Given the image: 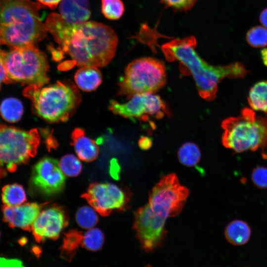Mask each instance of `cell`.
Listing matches in <instances>:
<instances>
[{"instance_id": "20", "label": "cell", "mask_w": 267, "mask_h": 267, "mask_svg": "<svg viewBox=\"0 0 267 267\" xmlns=\"http://www.w3.org/2000/svg\"><path fill=\"white\" fill-rule=\"evenodd\" d=\"M248 101L252 109L267 114V81H260L251 88Z\"/></svg>"}, {"instance_id": "40", "label": "cell", "mask_w": 267, "mask_h": 267, "mask_svg": "<svg viewBox=\"0 0 267 267\" xmlns=\"http://www.w3.org/2000/svg\"><path fill=\"white\" fill-rule=\"evenodd\" d=\"M0 166H1L0 165Z\"/></svg>"}, {"instance_id": "35", "label": "cell", "mask_w": 267, "mask_h": 267, "mask_svg": "<svg viewBox=\"0 0 267 267\" xmlns=\"http://www.w3.org/2000/svg\"><path fill=\"white\" fill-rule=\"evenodd\" d=\"M40 3L54 9L61 0H38Z\"/></svg>"}, {"instance_id": "9", "label": "cell", "mask_w": 267, "mask_h": 267, "mask_svg": "<svg viewBox=\"0 0 267 267\" xmlns=\"http://www.w3.org/2000/svg\"><path fill=\"white\" fill-rule=\"evenodd\" d=\"M189 193L176 175L170 174L163 177L153 187L148 204L155 213L167 219L181 212Z\"/></svg>"}, {"instance_id": "15", "label": "cell", "mask_w": 267, "mask_h": 267, "mask_svg": "<svg viewBox=\"0 0 267 267\" xmlns=\"http://www.w3.org/2000/svg\"><path fill=\"white\" fill-rule=\"evenodd\" d=\"M45 205L46 203H27L11 207L4 205L3 220L11 227L31 231L33 223Z\"/></svg>"}, {"instance_id": "8", "label": "cell", "mask_w": 267, "mask_h": 267, "mask_svg": "<svg viewBox=\"0 0 267 267\" xmlns=\"http://www.w3.org/2000/svg\"><path fill=\"white\" fill-rule=\"evenodd\" d=\"M40 136L36 129L25 131L0 124V165L10 172L37 153Z\"/></svg>"}, {"instance_id": "12", "label": "cell", "mask_w": 267, "mask_h": 267, "mask_svg": "<svg viewBox=\"0 0 267 267\" xmlns=\"http://www.w3.org/2000/svg\"><path fill=\"white\" fill-rule=\"evenodd\" d=\"M109 109L114 114L126 118H140L145 115L162 118L168 114L166 106L161 97L152 93L135 94L125 103L112 100Z\"/></svg>"}, {"instance_id": "4", "label": "cell", "mask_w": 267, "mask_h": 267, "mask_svg": "<svg viewBox=\"0 0 267 267\" xmlns=\"http://www.w3.org/2000/svg\"><path fill=\"white\" fill-rule=\"evenodd\" d=\"M23 93L32 101L35 113L51 123L67 121L81 101L80 92L71 81H57L44 88L28 85Z\"/></svg>"}, {"instance_id": "14", "label": "cell", "mask_w": 267, "mask_h": 267, "mask_svg": "<svg viewBox=\"0 0 267 267\" xmlns=\"http://www.w3.org/2000/svg\"><path fill=\"white\" fill-rule=\"evenodd\" d=\"M68 222L69 217L64 208L53 204L41 210L33 223L31 231L38 242L47 239H56Z\"/></svg>"}, {"instance_id": "19", "label": "cell", "mask_w": 267, "mask_h": 267, "mask_svg": "<svg viewBox=\"0 0 267 267\" xmlns=\"http://www.w3.org/2000/svg\"><path fill=\"white\" fill-rule=\"evenodd\" d=\"M251 234V228L248 223L240 220H236L229 223L224 231L227 241L236 246L246 244L249 241Z\"/></svg>"}, {"instance_id": "21", "label": "cell", "mask_w": 267, "mask_h": 267, "mask_svg": "<svg viewBox=\"0 0 267 267\" xmlns=\"http://www.w3.org/2000/svg\"><path fill=\"white\" fill-rule=\"evenodd\" d=\"M1 199L4 206H15L23 204L26 200V194L21 185L10 184L2 188Z\"/></svg>"}, {"instance_id": "24", "label": "cell", "mask_w": 267, "mask_h": 267, "mask_svg": "<svg viewBox=\"0 0 267 267\" xmlns=\"http://www.w3.org/2000/svg\"><path fill=\"white\" fill-rule=\"evenodd\" d=\"M83 234L76 229H72L65 234L61 247L62 255L67 258L73 256V253L80 245H82Z\"/></svg>"}, {"instance_id": "7", "label": "cell", "mask_w": 267, "mask_h": 267, "mask_svg": "<svg viewBox=\"0 0 267 267\" xmlns=\"http://www.w3.org/2000/svg\"><path fill=\"white\" fill-rule=\"evenodd\" d=\"M164 63L150 57L136 59L130 63L119 82L118 94L129 98L144 93H154L166 83Z\"/></svg>"}, {"instance_id": "29", "label": "cell", "mask_w": 267, "mask_h": 267, "mask_svg": "<svg viewBox=\"0 0 267 267\" xmlns=\"http://www.w3.org/2000/svg\"><path fill=\"white\" fill-rule=\"evenodd\" d=\"M246 40L251 46L263 47L267 45V29L261 26L251 28L247 33Z\"/></svg>"}, {"instance_id": "39", "label": "cell", "mask_w": 267, "mask_h": 267, "mask_svg": "<svg viewBox=\"0 0 267 267\" xmlns=\"http://www.w3.org/2000/svg\"></svg>"}, {"instance_id": "10", "label": "cell", "mask_w": 267, "mask_h": 267, "mask_svg": "<svg viewBox=\"0 0 267 267\" xmlns=\"http://www.w3.org/2000/svg\"><path fill=\"white\" fill-rule=\"evenodd\" d=\"M166 219L155 213L149 204L134 213V228L142 248L151 252L159 247L166 235Z\"/></svg>"}, {"instance_id": "28", "label": "cell", "mask_w": 267, "mask_h": 267, "mask_svg": "<svg viewBox=\"0 0 267 267\" xmlns=\"http://www.w3.org/2000/svg\"><path fill=\"white\" fill-rule=\"evenodd\" d=\"M101 11L106 18L117 20L123 15L125 7L121 0H101Z\"/></svg>"}, {"instance_id": "16", "label": "cell", "mask_w": 267, "mask_h": 267, "mask_svg": "<svg viewBox=\"0 0 267 267\" xmlns=\"http://www.w3.org/2000/svg\"><path fill=\"white\" fill-rule=\"evenodd\" d=\"M89 5L88 0H62L59 8L60 15L69 24H81L90 16Z\"/></svg>"}, {"instance_id": "33", "label": "cell", "mask_w": 267, "mask_h": 267, "mask_svg": "<svg viewBox=\"0 0 267 267\" xmlns=\"http://www.w3.org/2000/svg\"><path fill=\"white\" fill-rule=\"evenodd\" d=\"M7 75L2 58V50L0 48V87L2 82L7 83Z\"/></svg>"}, {"instance_id": "18", "label": "cell", "mask_w": 267, "mask_h": 267, "mask_svg": "<svg viewBox=\"0 0 267 267\" xmlns=\"http://www.w3.org/2000/svg\"><path fill=\"white\" fill-rule=\"evenodd\" d=\"M77 87L83 91L95 90L102 82V75L98 67L85 66L79 69L74 76Z\"/></svg>"}, {"instance_id": "5", "label": "cell", "mask_w": 267, "mask_h": 267, "mask_svg": "<svg viewBox=\"0 0 267 267\" xmlns=\"http://www.w3.org/2000/svg\"><path fill=\"white\" fill-rule=\"evenodd\" d=\"M221 127L222 142L227 148L243 152L267 146V117L257 116L252 109L244 108L239 115L225 119Z\"/></svg>"}, {"instance_id": "25", "label": "cell", "mask_w": 267, "mask_h": 267, "mask_svg": "<svg viewBox=\"0 0 267 267\" xmlns=\"http://www.w3.org/2000/svg\"><path fill=\"white\" fill-rule=\"evenodd\" d=\"M104 241V236L98 228H90L86 231L83 236L82 246L91 251H97L102 247Z\"/></svg>"}, {"instance_id": "36", "label": "cell", "mask_w": 267, "mask_h": 267, "mask_svg": "<svg viewBox=\"0 0 267 267\" xmlns=\"http://www.w3.org/2000/svg\"><path fill=\"white\" fill-rule=\"evenodd\" d=\"M260 21L264 27L267 29V8L264 9L261 13Z\"/></svg>"}, {"instance_id": "31", "label": "cell", "mask_w": 267, "mask_h": 267, "mask_svg": "<svg viewBox=\"0 0 267 267\" xmlns=\"http://www.w3.org/2000/svg\"><path fill=\"white\" fill-rule=\"evenodd\" d=\"M252 180L256 186L261 188H267V168L258 167L252 173Z\"/></svg>"}, {"instance_id": "37", "label": "cell", "mask_w": 267, "mask_h": 267, "mask_svg": "<svg viewBox=\"0 0 267 267\" xmlns=\"http://www.w3.org/2000/svg\"><path fill=\"white\" fill-rule=\"evenodd\" d=\"M261 55L264 64L267 66V47L264 48L261 50Z\"/></svg>"}, {"instance_id": "38", "label": "cell", "mask_w": 267, "mask_h": 267, "mask_svg": "<svg viewBox=\"0 0 267 267\" xmlns=\"http://www.w3.org/2000/svg\"><path fill=\"white\" fill-rule=\"evenodd\" d=\"M262 155H263V157L264 158V159H266L267 160V153H263L262 154Z\"/></svg>"}, {"instance_id": "34", "label": "cell", "mask_w": 267, "mask_h": 267, "mask_svg": "<svg viewBox=\"0 0 267 267\" xmlns=\"http://www.w3.org/2000/svg\"><path fill=\"white\" fill-rule=\"evenodd\" d=\"M138 144L141 149L146 150L151 147L152 142L149 138L143 137L139 139Z\"/></svg>"}, {"instance_id": "26", "label": "cell", "mask_w": 267, "mask_h": 267, "mask_svg": "<svg viewBox=\"0 0 267 267\" xmlns=\"http://www.w3.org/2000/svg\"><path fill=\"white\" fill-rule=\"evenodd\" d=\"M92 208L84 206L78 209L76 214V220L78 224L84 229H90L98 222V218Z\"/></svg>"}, {"instance_id": "6", "label": "cell", "mask_w": 267, "mask_h": 267, "mask_svg": "<svg viewBox=\"0 0 267 267\" xmlns=\"http://www.w3.org/2000/svg\"><path fill=\"white\" fill-rule=\"evenodd\" d=\"M7 83H20L42 87L48 83L49 65L46 54L35 45L2 50Z\"/></svg>"}, {"instance_id": "11", "label": "cell", "mask_w": 267, "mask_h": 267, "mask_svg": "<svg viewBox=\"0 0 267 267\" xmlns=\"http://www.w3.org/2000/svg\"><path fill=\"white\" fill-rule=\"evenodd\" d=\"M82 197L103 216H108L115 210H124L129 200L125 190L111 183H92Z\"/></svg>"}, {"instance_id": "2", "label": "cell", "mask_w": 267, "mask_h": 267, "mask_svg": "<svg viewBox=\"0 0 267 267\" xmlns=\"http://www.w3.org/2000/svg\"><path fill=\"white\" fill-rule=\"evenodd\" d=\"M196 44L195 37L191 36L172 40L163 44L161 49L167 61H178L191 74L198 93L203 99L214 100L218 84L224 78H242L247 74V69L240 62L225 66L209 64L196 52Z\"/></svg>"}, {"instance_id": "27", "label": "cell", "mask_w": 267, "mask_h": 267, "mask_svg": "<svg viewBox=\"0 0 267 267\" xmlns=\"http://www.w3.org/2000/svg\"><path fill=\"white\" fill-rule=\"evenodd\" d=\"M58 164L63 174L68 177L77 176L82 170L80 161L72 154H67L62 157Z\"/></svg>"}, {"instance_id": "30", "label": "cell", "mask_w": 267, "mask_h": 267, "mask_svg": "<svg viewBox=\"0 0 267 267\" xmlns=\"http://www.w3.org/2000/svg\"><path fill=\"white\" fill-rule=\"evenodd\" d=\"M198 0H161L166 7L174 10L186 12L194 6Z\"/></svg>"}, {"instance_id": "13", "label": "cell", "mask_w": 267, "mask_h": 267, "mask_svg": "<svg viewBox=\"0 0 267 267\" xmlns=\"http://www.w3.org/2000/svg\"><path fill=\"white\" fill-rule=\"evenodd\" d=\"M31 183L40 194L45 196L61 192L65 186V177L58 161L48 157L40 160L33 168Z\"/></svg>"}, {"instance_id": "23", "label": "cell", "mask_w": 267, "mask_h": 267, "mask_svg": "<svg viewBox=\"0 0 267 267\" xmlns=\"http://www.w3.org/2000/svg\"><path fill=\"white\" fill-rule=\"evenodd\" d=\"M178 156L181 164L186 166L192 167L199 163L201 158V152L195 143L186 142L179 149Z\"/></svg>"}, {"instance_id": "22", "label": "cell", "mask_w": 267, "mask_h": 267, "mask_svg": "<svg viewBox=\"0 0 267 267\" xmlns=\"http://www.w3.org/2000/svg\"><path fill=\"white\" fill-rule=\"evenodd\" d=\"M23 107L21 102L15 98H8L2 101L0 105V113L3 119L14 123L21 118Z\"/></svg>"}, {"instance_id": "1", "label": "cell", "mask_w": 267, "mask_h": 267, "mask_svg": "<svg viewBox=\"0 0 267 267\" xmlns=\"http://www.w3.org/2000/svg\"><path fill=\"white\" fill-rule=\"evenodd\" d=\"M45 25L59 45L60 56L66 53L78 66L102 67L115 56L118 37L106 25L94 21L70 24L55 13L49 15Z\"/></svg>"}, {"instance_id": "17", "label": "cell", "mask_w": 267, "mask_h": 267, "mask_svg": "<svg viewBox=\"0 0 267 267\" xmlns=\"http://www.w3.org/2000/svg\"><path fill=\"white\" fill-rule=\"evenodd\" d=\"M71 145L78 157L86 162L94 160L98 155L99 148L96 143L86 135L81 128H75L71 134Z\"/></svg>"}, {"instance_id": "32", "label": "cell", "mask_w": 267, "mask_h": 267, "mask_svg": "<svg viewBox=\"0 0 267 267\" xmlns=\"http://www.w3.org/2000/svg\"><path fill=\"white\" fill-rule=\"evenodd\" d=\"M0 267H25L21 260L0 257Z\"/></svg>"}, {"instance_id": "3", "label": "cell", "mask_w": 267, "mask_h": 267, "mask_svg": "<svg viewBox=\"0 0 267 267\" xmlns=\"http://www.w3.org/2000/svg\"><path fill=\"white\" fill-rule=\"evenodd\" d=\"M42 7L31 0H0V44L19 48L44 39L48 31L40 15Z\"/></svg>"}]
</instances>
